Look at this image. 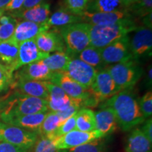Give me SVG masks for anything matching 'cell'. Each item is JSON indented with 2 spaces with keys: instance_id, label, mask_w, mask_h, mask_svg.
<instances>
[{
  "instance_id": "1",
  "label": "cell",
  "mask_w": 152,
  "mask_h": 152,
  "mask_svg": "<svg viewBox=\"0 0 152 152\" xmlns=\"http://www.w3.org/2000/svg\"><path fill=\"white\" fill-rule=\"evenodd\" d=\"M104 107L113 109L118 126L125 132L142 124L146 120L140 111L138 101L132 89L120 91L104 101L101 108Z\"/></svg>"
},
{
  "instance_id": "2",
  "label": "cell",
  "mask_w": 152,
  "mask_h": 152,
  "mask_svg": "<svg viewBox=\"0 0 152 152\" xmlns=\"http://www.w3.org/2000/svg\"><path fill=\"white\" fill-rule=\"evenodd\" d=\"M47 101L18 92L4 100V106L0 113V119L2 122L11 118L29 114L48 112Z\"/></svg>"
},
{
  "instance_id": "3",
  "label": "cell",
  "mask_w": 152,
  "mask_h": 152,
  "mask_svg": "<svg viewBox=\"0 0 152 152\" xmlns=\"http://www.w3.org/2000/svg\"><path fill=\"white\" fill-rule=\"evenodd\" d=\"M138 27L133 18H126L109 25H91L90 37L91 46L102 49L113 42L128 35Z\"/></svg>"
},
{
  "instance_id": "4",
  "label": "cell",
  "mask_w": 152,
  "mask_h": 152,
  "mask_svg": "<svg viewBox=\"0 0 152 152\" xmlns=\"http://www.w3.org/2000/svg\"><path fill=\"white\" fill-rule=\"evenodd\" d=\"M91 25L82 22L58 28L66 47V52L71 56L78 54L90 44Z\"/></svg>"
},
{
  "instance_id": "5",
  "label": "cell",
  "mask_w": 152,
  "mask_h": 152,
  "mask_svg": "<svg viewBox=\"0 0 152 152\" xmlns=\"http://www.w3.org/2000/svg\"><path fill=\"white\" fill-rule=\"evenodd\" d=\"M106 68L115 83L118 92L132 89L143 74L142 68L134 60L113 64Z\"/></svg>"
},
{
  "instance_id": "6",
  "label": "cell",
  "mask_w": 152,
  "mask_h": 152,
  "mask_svg": "<svg viewBox=\"0 0 152 152\" xmlns=\"http://www.w3.org/2000/svg\"><path fill=\"white\" fill-rule=\"evenodd\" d=\"M49 82L61 87L71 98L83 101V106H94L99 104L90 89L85 88L64 72L53 73Z\"/></svg>"
},
{
  "instance_id": "7",
  "label": "cell",
  "mask_w": 152,
  "mask_h": 152,
  "mask_svg": "<svg viewBox=\"0 0 152 152\" xmlns=\"http://www.w3.org/2000/svg\"><path fill=\"white\" fill-rule=\"evenodd\" d=\"M39 135L36 132L24 130L0 121V141L23 149H33Z\"/></svg>"
},
{
  "instance_id": "8",
  "label": "cell",
  "mask_w": 152,
  "mask_h": 152,
  "mask_svg": "<svg viewBox=\"0 0 152 152\" xmlns=\"http://www.w3.org/2000/svg\"><path fill=\"white\" fill-rule=\"evenodd\" d=\"M101 56L105 65L133 60L128 35L120 38L101 49Z\"/></svg>"
},
{
  "instance_id": "9",
  "label": "cell",
  "mask_w": 152,
  "mask_h": 152,
  "mask_svg": "<svg viewBox=\"0 0 152 152\" xmlns=\"http://www.w3.org/2000/svg\"><path fill=\"white\" fill-rule=\"evenodd\" d=\"M97 71L96 68L78 58H71L64 72L78 84L85 88L89 89L94 80Z\"/></svg>"
},
{
  "instance_id": "10",
  "label": "cell",
  "mask_w": 152,
  "mask_h": 152,
  "mask_svg": "<svg viewBox=\"0 0 152 152\" xmlns=\"http://www.w3.org/2000/svg\"><path fill=\"white\" fill-rule=\"evenodd\" d=\"M89 89L98 103L107 100L118 92L115 83L106 68L97 71L94 80Z\"/></svg>"
},
{
  "instance_id": "11",
  "label": "cell",
  "mask_w": 152,
  "mask_h": 152,
  "mask_svg": "<svg viewBox=\"0 0 152 152\" xmlns=\"http://www.w3.org/2000/svg\"><path fill=\"white\" fill-rule=\"evenodd\" d=\"M132 39L130 38V50L133 60L151 56L152 31L145 26H138Z\"/></svg>"
},
{
  "instance_id": "12",
  "label": "cell",
  "mask_w": 152,
  "mask_h": 152,
  "mask_svg": "<svg viewBox=\"0 0 152 152\" xmlns=\"http://www.w3.org/2000/svg\"><path fill=\"white\" fill-rule=\"evenodd\" d=\"M102 137H104V135L97 130H94L92 132H82L74 130L52 141L57 149L67 151L96 139Z\"/></svg>"
},
{
  "instance_id": "13",
  "label": "cell",
  "mask_w": 152,
  "mask_h": 152,
  "mask_svg": "<svg viewBox=\"0 0 152 152\" xmlns=\"http://www.w3.org/2000/svg\"><path fill=\"white\" fill-rule=\"evenodd\" d=\"M34 39L38 49L42 52L50 54L66 51L65 42L58 29H49L40 32Z\"/></svg>"
},
{
  "instance_id": "14",
  "label": "cell",
  "mask_w": 152,
  "mask_h": 152,
  "mask_svg": "<svg viewBox=\"0 0 152 152\" xmlns=\"http://www.w3.org/2000/svg\"><path fill=\"white\" fill-rule=\"evenodd\" d=\"M50 54L41 52L36 45L35 39L23 42L18 45V53L15 71L23 66L45 59Z\"/></svg>"
},
{
  "instance_id": "15",
  "label": "cell",
  "mask_w": 152,
  "mask_h": 152,
  "mask_svg": "<svg viewBox=\"0 0 152 152\" xmlns=\"http://www.w3.org/2000/svg\"><path fill=\"white\" fill-rule=\"evenodd\" d=\"M52 73L53 72L47 67L43 60H41L19 68L16 74L13 75V80L49 81Z\"/></svg>"
},
{
  "instance_id": "16",
  "label": "cell",
  "mask_w": 152,
  "mask_h": 152,
  "mask_svg": "<svg viewBox=\"0 0 152 152\" xmlns=\"http://www.w3.org/2000/svg\"><path fill=\"white\" fill-rule=\"evenodd\" d=\"M44 84L49 92L47 106L51 111H62L73 103L74 99L68 96L61 87L49 81H44Z\"/></svg>"
},
{
  "instance_id": "17",
  "label": "cell",
  "mask_w": 152,
  "mask_h": 152,
  "mask_svg": "<svg viewBox=\"0 0 152 152\" xmlns=\"http://www.w3.org/2000/svg\"><path fill=\"white\" fill-rule=\"evenodd\" d=\"M50 28L47 22L45 23H36L23 20L17 23L14 35L11 39L19 45L23 42L35 39L40 32L48 30Z\"/></svg>"
},
{
  "instance_id": "18",
  "label": "cell",
  "mask_w": 152,
  "mask_h": 152,
  "mask_svg": "<svg viewBox=\"0 0 152 152\" xmlns=\"http://www.w3.org/2000/svg\"><path fill=\"white\" fill-rule=\"evenodd\" d=\"M83 21L92 25H109L115 23L123 19L133 18L126 9L106 13H88L85 11L81 16Z\"/></svg>"
},
{
  "instance_id": "19",
  "label": "cell",
  "mask_w": 152,
  "mask_h": 152,
  "mask_svg": "<svg viewBox=\"0 0 152 152\" xmlns=\"http://www.w3.org/2000/svg\"><path fill=\"white\" fill-rule=\"evenodd\" d=\"M11 88H14L20 94L28 95L47 100L49 98V92L44 84V81L26 80H13Z\"/></svg>"
},
{
  "instance_id": "20",
  "label": "cell",
  "mask_w": 152,
  "mask_h": 152,
  "mask_svg": "<svg viewBox=\"0 0 152 152\" xmlns=\"http://www.w3.org/2000/svg\"><path fill=\"white\" fill-rule=\"evenodd\" d=\"M50 4L46 1L39 4L33 8L23 11H17L9 14L15 18L28 20L36 23H45L50 16Z\"/></svg>"
},
{
  "instance_id": "21",
  "label": "cell",
  "mask_w": 152,
  "mask_h": 152,
  "mask_svg": "<svg viewBox=\"0 0 152 152\" xmlns=\"http://www.w3.org/2000/svg\"><path fill=\"white\" fill-rule=\"evenodd\" d=\"M18 53V45L14 39L0 42V67L14 75Z\"/></svg>"
},
{
  "instance_id": "22",
  "label": "cell",
  "mask_w": 152,
  "mask_h": 152,
  "mask_svg": "<svg viewBox=\"0 0 152 152\" xmlns=\"http://www.w3.org/2000/svg\"><path fill=\"white\" fill-rule=\"evenodd\" d=\"M94 113L96 130L102 133L104 137L111 134L116 130L118 128L116 118L111 108H102V109Z\"/></svg>"
},
{
  "instance_id": "23",
  "label": "cell",
  "mask_w": 152,
  "mask_h": 152,
  "mask_svg": "<svg viewBox=\"0 0 152 152\" xmlns=\"http://www.w3.org/2000/svg\"><path fill=\"white\" fill-rule=\"evenodd\" d=\"M47 113V112H45V113L22 115V116L11 118L4 123L14 125V126L30 131V132H36L39 135L41 125L46 116Z\"/></svg>"
},
{
  "instance_id": "24",
  "label": "cell",
  "mask_w": 152,
  "mask_h": 152,
  "mask_svg": "<svg viewBox=\"0 0 152 152\" xmlns=\"http://www.w3.org/2000/svg\"><path fill=\"white\" fill-rule=\"evenodd\" d=\"M151 143L140 128H134L127 137L125 152H151Z\"/></svg>"
},
{
  "instance_id": "25",
  "label": "cell",
  "mask_w": 152,
  "mask_h": 152,
  "mask_svg": "<svg viewBox=\"0 0 152 152\" xmlns=\"http://www.w3.org/2000/svg\"><path fill=\"white\" fill-rule=\"evenodd\" d=\"M82 22L83 21L81 16L71 14L61 8L49 16L47 23L50 28H61L68 25Z\"/></svg>"
},
{
  "instance_id": "26",
  "label": "cell",
  "mask_w": 152,
  "mask_h": 152,
  "mask_svg": "<svg viewBox=\"0 0 152 152\" xmlns=\"http://www.w3.org/2000/svg\"><path fill=\"white\" fill-rule=\"evenodd\" d=\"M95 112L92 109L83 108L76 113L75 130L82 132H92L96 130Z\"/></svg>"
},
{
  "instance_id": "27",
  "label": "cell",
  "mask_w": 152,
  "mask_h": 152,
  "mask_svg": "<svg viewBox=\"0 0 152 152\" xmlns=\"http://www.w3.org/2000/svg\"><path fill=\"white\" fill-rule=\"evenodd\" d=\"M72 56L66 51L57 52L49 54L47 58L43 59V62L53 73L64 72Z\"/></svg>"
},
{
  "instance_id": "28",
  "label": "cell",
  "mask_w": 152,
  "mask_h": 152,
  "mask_svg": "<svg viewBox=\"0 0 152 152\" xmlns=\"http://www.w3.org/2000/svg\"><path fill=\"white\" fill-rule=\"evenodd\" d=\"M125 9L120 0H89L86 11L88 13H106Z\"/></svg>"
},
{
  "instance_id": "29",
  "label": "cell",
  "mask_w": 152,
  "mask_h": 152,
  "mask_svg": "<svg viewBox=\"0 0 152 152\" xmlns=\"http://www.w3.org/2000/svg\"><path fill=\"white\" fill-rule=\"evenodd\" d=\"M78 58L94 68H99L98 71L104 68V65L102 56L101 49L89 45L78 54Z\"/></svg>"
},
{
  "instance_id": "30",
  "label": "cell",
  "mask_w": 152,
  "mask_h": 152,
  "mask_svg": "<svg viewBox=\"0 0 152 152\" xmlns=\"http://www.w3.org/2000/svg\"><path fill=\"white\" fill-rule=\"evenodd\" d=\"M18 20L11 15H2L0 17V42L12 38Z\"/></svg>"
},
{
  "instance_id": "31",
  "label": "cell",
  "mask_w": 152,
  "mask_h": 152,
  "mask_svg": "<svg viewBox=\"0 0 152 152\" xmlns=\"http://www.w3.org/2000/svg\"><path fill=\"white\" fill-rule=\"evenodd\" d=\"M61 124L59 117L56 112H47L41 125L39 136L49 138Z\"/></svg>"
},
{
  "instance_id": "32",
  "label": "cell",
  "mask_w": 152,
  "mask_h": 152,
  "mask_svg": "<svg viewBox=\"0 0 152 152\" xmlns=\"http://www.w3.org/2000/svg\"><path fill=\"white\" fill-rule=\"evenodd\" d=\"M68 152H111L109 146L104 137L92 141L68 150Z\"/></svg>"
},
{
  "instance_id": "33",
  "label": "cell",
  "mask_w": 152,
  "mask_h": 152,
  "mask_svg": "<svg viewBox=\"0 0 152 152\" xmlns=\"http://www.w3.org/2000/svg\"><path fill=\"white\" fill-rule=\"evenodd\" d=\"M151 8L152 0H137L125 9L132 17L144 18L151 14Z\"/></svg>"
},
{
  "instance_id": "34",
  "label": "cell",
  "mask_w": 152,
  "mask_h": 152,
  "mask_svg": "<svg viewBox=\"0 0 152 152\" xmlns=\"http://www.w3.org/2000/svg\"><path fill=\"white\" fill-rule=\"evenodd\" d=\"M89 0H64L63 9L71 14L82 16L86 11Z\"/></svg>"
},
{
  "instance_id": "35",
  "label": "cell",
  "mask_w": 152,
  "mask_h": 152,
  "mask_svg": "<svg viewBox=\"0 0 152 152\" xmlns=\"http://www.w3.org/2000/svg\"><path fill=\"white\" fill-rule=\"evenodd\" d=\"M76 113L73 116L69 118L68 120H66L65 122L63 123L62 124H61L48 139L51 140H54L55 139L60 137L67 134V133L71 132L72 130H75Z\"/></svg>"
},
{
  "instance_id": "36",
  "label": "cell",
  "mask_w": 152,
  "mask_h": 152,
  "mask_svg": "<svg viewBox=\"0 0 152 152\" xmlns=\"http://www.w3.org/2000/svg\"><path fill=\"white\" fill-rule=\"evenodd\" d=\"M33 148V152H64L66 151L57 149L52 140L42 136L38 137Z\"/></svg>"
},
{
  "instance_id": "37",
  "label": "cell",
  "mask_w": 152,
  "mask_h": 152,
  "mask_svg": "<svg viewBox=\"0 0 152 152\" xmlns=\"http://www.w3.org/2000/svg\"><path fill=\"white\" fill-rule=\"evenodd\" d=\"M140 111L145 119L151 117L152 114V93L151 91L144 94L138 101Z\"/></svg>"
},
{
  "instance_id": "38",
  "label": "cell",
  "mask_w": 152,
  "mask_h": 152,
  "mask_svg": "<svg viewBox=\"0 0 152 152\" xmlns=\"http://www.w3.org/2000/svg\"><path fill=\"white\" fill-rule=\"evenodd\" d=\"M83 106V102L80 99H74L73 103L70 105L67 109L62 111L56 112L57 115L59 117L61 123L65 122L66 120H68L69 118L73 116V115L77 113V111L80 109L81 106Z\"/></svg>"
},
{
  "instance_id": "39",
  "label": "cell",
  "mask_w": 152,
  "mask_h": 152,
  "mask_svg": "<svg viewBox=\"0 0 152 152\" xmlns=\"http://www.w3.org/2000/svg\"><path fill=\"white\" fill-rule=\"evenodd\" d=\"M13 75L0 67V92L7 90L11 86L13 83Z\"/></svg>"
},
{
  "instance_id": "40",
  "label": "cell",
  "mask_w": 152,
  "mask_h": 152,
  "mask_svg": "<svg viewBox=\"0 0 152 152\" xmlns=\"http://www.w3.org/2000/svg\"><path fill=\"white\" fill-rule=\"evenodd\" d=\"M30 150L16 147L13 144L0 141V152H29Z\"/></svg>"
},
{
  "instance_id": "41",
  "label": "cell",
  "mask_w": 152,
  "mask_h": 152,
  "mask_svg": "<svg viewBox=\"0 0 152 152\" xmlns=\"http://www.w3.org/2000/svg\"><path fill=\"white\" fill-rule=\"evenodd\" d=\"M23 2L24 0H10V1L4 8L3 11H10L11 13L19 11L21 9Z\"/></svg>"
},
{
  "instance_id": "42",
  "label": "cell",
  "mask_w": 152,
  "mask_h": 152,
  "mask_svg": "<svg viewBox=\"0 0 152 152\" xmlns=\"http://www.w3.org/2000/svg\"><path fill=\"white\" fill-rule=\"evenodd\" d=\"M141 130L144 132V134L147 136L149 140L152 142V120L151 117L147 118V121H144L143 125L140 128Z\"/></svg>"
},
{
  "instance_id": "43",
  "label": "cell",
  "mask_w": 152,
  "mask_h": 152,
  "mask_svg": "<svg viewBox=\"0 0 152 152\" xmlns=\"http://www.w3.org/2000/svg\"><path fill=\"white\" fill-rule=\"evenodd\" d=\"M44 1V0H24L23 4L21 9L19 11L27 10V9H31L35 7Z\"/></svg>"
},
{
  "instance_id": "44",
  "label": "cell",
  "mask_w": 152,
  "mask_h": 152,
  "mask_svg": "<svg viewBox=\"0 0 152 152\" xmlns=\"http://www.w3.org/2000/svg\"><path fill=\"white\" fill-rule=\"evenodd\" d=\"M120 1H121V3L123 5V7L125 9H126L132 5V4L136 2L137 0H120Z\"/></svg>"
},
{
  "instance_id": "45",
  "label": "cell",
  "mask_w": 152,
  "mask_h": 152,
  "mask_svg": "<svg viewBox=\"0 0 152 152\" xmlns=\"http://www.w3.org/2000/svg\"><path fill=\"white\" fill-rule=\"evenodd\" d=\"M152 69H151V66H150L149 68H148L147 71V83L150 85H151V80H152Z\"/></svg>"
},
{
  "instance_id": "46",
  "label": "cell",
  "mask_w": 152,
  "mask_h": 152,
  "mask_svg": "<svg viewBox=\"0 0 152 152\" xmlns=\"http://www.w3.org/2000/svg\"><path fill=\"white\" fill-rule=\"evenodd\" d=\"M9 1H10V0H0V10L3 11L4 8L7 6Z\"/></svg>"
},
{
  "instance_id": "47",
  "label": "cell",
  "mask_w": 152,
  "mask_h": 152,
  "mask_svg": "<svg viewBox=\"0 0 152 152\" xmlns=\"http://www.w3.org/2000/svg\"><path fill=\"white\" fill-rule=\"evenodd\" d=\"M4 101L0 99V112H1V109H2V108L4 106Z\"/></svg>"
},
{
  "instance_id": "48",
  "label": "cell",
  "mask_w": 152,
  "mask_h": 152,
  "mask_svg": "<svg viewBox=\"0 0 152 152\" xmlns=\"http://www.w3.org/2000/svg\"><path fill=\"white\" fill-rule=\"evenodd\" d=\"M3 13H4V11H3L0 10V17H1V16H2V15H3Z\"/></svg>"
}]
</instances>
